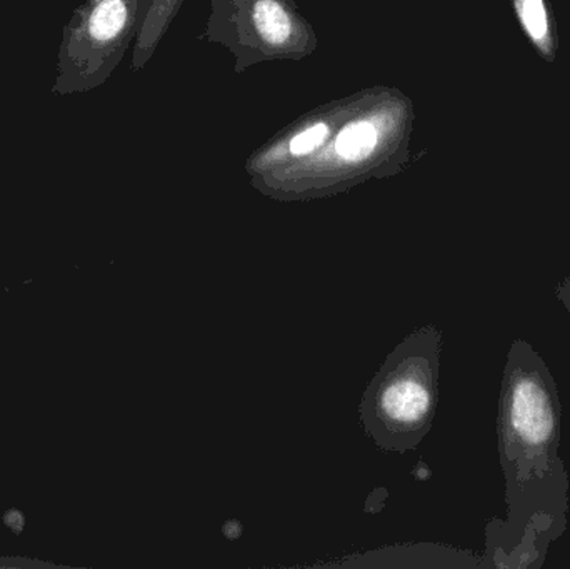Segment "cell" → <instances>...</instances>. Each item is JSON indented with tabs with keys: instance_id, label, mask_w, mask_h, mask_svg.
Wrapping results in <instances>:
<instances>
[{
	"instance_id": "6da1fadb",
	"label": "cell",
	"mask_w": 570,
	"mask_h": 569,
	"mask_svg": "<svg viewBox=\"0 0 570 569\" xmlns=\"http://www.w3.org/2000/svg\"><path fill=\"white\" fill-rule=\"evenodd\" d=\"M562 404L544 357L512 341L499 391V461L505 513L485 528L484 568H542L568 530L570 480L561 458Z\"/></svg>"
},
{
	"instance_id": "7a4b0ae2",
	"label": "cell",
	"mask_w": 570,
	"mask_h": 569,
	"mask_svg": "<svg viewBox=\"0 0 570 569\" xmlns=\"http://www.w3.org/2000/svg\"><path fill=\"white\" fill-rule=\"evenodd\" d=\"M442 331L424 326L385 357L358 406L367 436L387 453L415 450L431 433L439 401Z\"/></svg>"
},
{
	"instance_id": "3957f363",
	"label": "cell",
	"mask_w": 570,
	"mask_h": 569,
	"mask_svg": "<svg viewBox=\"0 0 570 569\" xmlns=\"http://www.w3.org/2000/svg\"><path fill=\"white\" fill-rule=\"evenodd\" d=\"M132 16V0H87L73 10L62 29L53 96H72L102 84Z\"/></svg>"
},
{
	"instance_id": "277c9868",
	"label": "cell",
	"mask_w": 570,
	"mask_h": 569,
	"mask_svg": "<svg viewBox=\"0 0 570 569\" xmlns=\"http://www.w3.org/2000/svg\"><path fill=\"white\" fill-rule=\"evenodd\" d=\"M515 19L529 43L546 60L558 57V23L549 0H512Z\"/></svg>"
},
{
	"instance_id": "5b68a950",
	"label": "cell",
	"mask_w": 570,
	"mask_h": 569,
	"mask_svg": "<svg viewBox=\"0 0 570 569\" xmlns=\"http://www.w3.org/2000/svg\"><path fill=\"white\" fill-rule=\"evenodd\" d=\"M254 20L266 42L281 46L291 39V17L276 0H259L254 9Z\"/></svg>"
},
{
	"instance_id": "8992f818",
	"label": "cell",
	"mask_w": 570,
	"mask_h": 569,
	"mask_svg": "<svg viewBox=\"0 0 570 569\" xmlns=\"http://www.w3.org/2000/svg\"><path fill=\"white\" fill-rule=\"evenodd\" d=\"M377 139V130L372 124H351L338 134L337 153L344 159L361 160L374 150Z\"/></svg>"
},
{
	"instance_id": "52a82bcc",
	"label": "cell",
	"mask_w": 570,
	"mask_h": 569,
	"mask_svg": "<svg viewBox=\"0 0 570 569\" xmlns=\"http://www.w3.org/2000/svg\"><path fill=\"white\" fill-rule=\"evenodd\" d=\"M328 129L325 124H315V126L308 127L304 133L298 134L292 139L291 153L295 156H302V154L312 153L317 149L325 139H327Z\"/></svg>"
},
{
	"instance_id": "ba28073f",
	"label": "cell",
	"mask_w": 570,
	"mask_h": 569,
	"mask_svg": "<svg viewBox=\"0 0 570 569\" xmlns=\"http://www.w3.org/2000/svg\"><path fill=\"white\" fill-rule=\"evenodd\" d=\"M57 568L56 565L46 563V561L26 560V558L0 557V568Z\"/></svg>"
},
{
	"instance_id": "9c48e42d",
	"label": "cell",
	"mask_w": 570,
	"mask_h": 569,
	"mask_svg": "<svg viewBox=\"0 0 570 569\" xmlns=\"http://www.w3.org/2000/svg\"><path fill=\"white\" fill-rule=\"evenodd\" d=\"M556 297H558L559 303L562 304L566 311L570 314V273L568 276L562 277L559 281L558 286L554 290Z\"/></svg>"
}]
</instances>
